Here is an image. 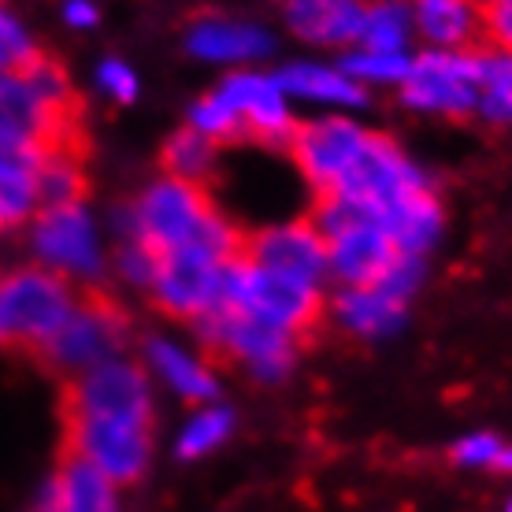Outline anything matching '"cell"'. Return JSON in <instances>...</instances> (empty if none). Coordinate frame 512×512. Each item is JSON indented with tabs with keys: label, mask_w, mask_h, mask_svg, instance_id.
Listing matches in <instances>:
<instances>
[{
	"label": "cell",
	"mask_w": 512,
	"mask_h": 512,
	"mask_svg": "<svg viewBox=\"0 0 512 512\" xmlns=\"http://www.w3.org/2000/svg\"><path fill=\"white\" fill-rule=\"evenodd\" d=\"M216 305L238 308L245 316H256L279 331H290L294 338H305V331H316L323 320L320 286H305L297 279L275 275V271L260 268L245 256H234L223 264Z\"/></svg>",
	"instance_id": "cell-1"
},
{
	"label": "cell",
	"mask_w": 512,
	"mask_h": 512,
	"mask_svg": "<svg viewBox=\"0 0 512 512\" xmlns=\"http://www.w3.org/2000/svg\"><path fill=\"white\" fill-rule=\"evenodd\" d=\"M216 216V205L205 193L201 182L186 179H156L149 190L138 197V205L130 208L123 227H127V242H145L156 253L193 245L205 231V223Z\"/></svg>",
	"instance_id": "cell-2"
},
{
	"label": "cell",
	"mask_w": 512,
	"mask_h": 512,
	"mask_svg": "<svg viewBox=\"0 0 512 512\" xmlns=\"http://www.w3.org/2000/svg\"><path fill=\"white\" fill-rule=\"evenodd\" d=\"M197 334L212 353H227L249 364V372L260 383H282L297 357V338L290 331H279L271 323L245 316L238 308H208L197 320Z\"/></svg>",
	"instance_id": "cell-3"
},
{
	"label": "cell",
	"mask_w": 512,
	"mask_h": 512,
	"mask_svg": "<svg viewBox=\"0 0 512 512\" xmlns=\"http://www.w3.org/2000/svg\"><path fill=\"white\" fill-rule=\"evenodd\" d=\"M75 294L56 271L23 268L0 279V312L8 338L41 349L75 312Z\"/></svg>",
	"instance_id": "cell-4"
},
{
	"label": "cell",
	"mask_w": 512,
	"mask_h": 512,
	"mask_svg": "<svg viewBox=\"0 0 512 512\" xmlns=\"http://www.w3.org/2000/svg\"><path fill=\"white\" fill-rule=\"evenodd\" d=\"M123 334H127L123 308L116 301H108L104 294H90L78 301L64 327L52 334L38 353L56 372L82 375L104 364V360H116L112 353L123 346Z\"/></svg>",
	"instance_id": "cell-5"
},
{
	"label": "cell",
	"mask_w": 512,
	"mask_h": 512,
	"mask_svg": "<svg viewBox=\"0 0 512 512\" xmlns=\"http://www.w3.org/2000/svg\"><path fill=\"white\" fill-rule=\"evenodd\" d=\"M479 52L461 49H431L416 56L409 78L401 82V97L416 112L438 116H468L479 112Z\"/></svg>",
	"instance_id": "cell-6"
},
{
	"label": "cell",
	"mask_w": 512,
	"mask_h": 512,
	"mask_svg": "<svg viewBox=\"0 0 512 512\" xmlns=\"http://www.w3.org/2000/svg\"><path fill=\"white\" fill-rule=\"evenodd\" d=\"M67 453L90 461L112 483H138L149 468V427L67 412Z\"/></svg>",
	"instance_id": "cell-7"
},
{
	"label": "cell",
	"mask_w": 512,
	"mask_h": 512,
	"mask_svg": "<svg viewBox=\"0 0 512 512\" xmlns=\"http://www.w3.org/2000/svg\"><path fill=\"white\" fill-rule=\"evenodd\" d=\"M67 412H86L104 420L153 427V397L141 368L127 360H104L90 372H82L67 390Z\"/></svg>",
	"instance_id": "cell-8"
},
{
	"label": "cell",
	"mask_w": 512,
	"mask_h": 512,
	"mask_svg": "<svg viewBox=\"0 0 512 512\" xmlns=\"http://www.w3.org/2000/svg\"><path fill=\"white\" fill-rule=\"evenodd\" d=\"M420 186H427V179L416 171L409 156L397 149V141L383 138V134H368V145L360 149V156L353 160V167L342 175V182L334 190L346 193L349 201L364 205L379 223L386 208L397 205L405 193L420 190Z\"/></svg>",
	"instance_id": "cell-9"
},
{
	"label": "cell",
	"mask_w": 512,
	"mask_h": 512,
	"mask_svg": "<svg viewBox=\"0 0 512 512\" xmlns=\"http://www.w3.org/2000/svg\"><path fill=\"white\" fill-rule=\"evenodd\" d=\"M223 264L216 253H208L201 245H179L160 253V268H156L153 297L167 316L179 320H201L208 308L216 305L219 279H223Z\"/></svg>",
	"instance_id": "cell-10"
},
{
	"label": "cell",
	"mask_w": 512,
	"mask_h": 512,
	"mask_svg": "<svg viewBox=\"0 0 512 512\" xmlns=\"http://www.w3.org/2000/svg\"><path fill=\"white\" fill-rule=\"evenodd\" d=\"M364 145L368 130L357 127L353 119H316V123H297L286 153L294 156V164L316 186V193H327L342 182Z\"/></svg>",
	"instance_id": "cell-11"
},
{
	"label": "cell",
	"mask_w": 512,
	"mask_h": 512,
	"mask_svg": "<svg viewBox=\"0 0 512 512\" xmlns=\"http://www.w3.org/2000/svg\"><path fill=\"white\" fill-rule=\"evenodd\" d=\"M242 256L253 260L260 268L297 279L305 286H320L323 275L331 271L327 260V242L323 234L312 227V219H297V223H279L268 231L245 234Z\"/></svg>",
	"instance_id": "cell-12"
},
{
	"label": "cell",
	"mask_w": 512,
	"mask_h": 512,
	"mask_svg": "<svg viewBox=\"0 0 512 512\" xmlns=\"http://www.w3.org/2000/svg\"><path fill=\"white\" fill-rule=\"evenodd\" d=\"M216 97L234 116L242 119V127L249 138L264 141L271 149H286L290 134H294V116L286 93L279 90L275 75H256V71H238V75L223 78V86L216 90Z\"/></svg>",
	"instance_id": "cell-13"
},
{
	"label": "cell",
	"mask_w": 512,
	"mask_h": 512,
	"mask_svg": "<svg viewBox=\"0 0 512 512\" xmlns=\"http://www.w3.org/2000/svg\"><path fill=\"white\" fill-rule=\"evenodd\" d=\"M34 253L52 271H67L82 279L101 275V249H97L93 219L82 205L45 208L34 223Z\"/></svg>",
	"instance_id": "cell-14"
},
{
	"label": "cell",
	"mask_w": 512,
	"mask_h": 512,
	"mask_svg": "<svg viewBox=\"0 0 512 512\" xmlns=\"http://www.w3.org/2000/svg\"><path fill=\"white\" fill-rule=\"evenodd\" d=\"M327 260H331L334 279H342L346 286H375L397 260V249L390 242V234L375 219H368V223H357L338 238H331Z\"/></svg>",
	"instance_id": "cell-15"
},
{
	"label": "cell",
	"mask_w": 512,
	"mask_h": 512,
	"mask_svg": "<svg viewBox=\"0 0 512 512\" xmlns=\"http://www.w3.org/2000/svg\"><path fill=\"white\" fill-rule=\"evenodd\" d=\"M186 49L201 60H216V64H245V60H260L271 52V34L264 26L242 23V19H227V15H201L190 23L186 34Z\"/></svg>",
	"instance_id": "cell-16"
},
{
	"label": "cell",
	"mask_w": 512,
	"mask_h": 512,
	"mask_svg": "<svg viewBox=\"0 0 512 512\" xmlns=\"http://www.w3.org/2000/svg\"><path fill=\"white\" fill-rule=\"evenodd\" d=\"M41 509L56 512H119L116 483L104 472H97L90 461H82L75 453H64L60 472L52 475L45 487Z\"/></svg>",
	"instance_id": "cell-17"
},
{
	"label": "cell",
	"mask_w": 512,
	"mask_h": 512,
	"mask_svg": "<svg viewBox=\"0 0 512 512\" xmlns=\"http://www.w3.org/2000/svg\"><path fill=\"white\" fill-rule=\"evenodd\" d=\"M286 23L297 38L312 45H349L360 41L364 26V4L360 0H290Z\"/></svg>",
	"instance_id": "cell-18"
},
{
	"label": "cell",
	"mask_w": 512,
	"mask_h": 512,
	"mask_svg": "<svg viewBox=\"0 0 512 512\" xmlns=\"http://www.w3.org/2000/svg\"><path fill=\"white\" fill-rule=\"evenodd\" d=\"M379 227L390 234L397 253L423 256L442 234V205L427 186H420V190L405 193L397 205L386 208L379 216Z\"/></svg>",
	"instance_id": "cell-19"
},
{
	"label": "cell",
	"mask_w": 512,
	"mask_h": 512,
	"mask_svg": "<svg viewBox=\"0 0 512 512\" xmlns=\"http://www.w3.org/2000/svg\"><path fill=\"white\" fill-rule=\"evenodd\" d=\"M334 316L360 338H386L405 323V305L375 286H346L334 301Z\"/></svg>",
	"instance_id": "cell-20"
},
{
	"label": "cell",
	"mask_w": 512,
	"mask_h": 512,
	"mask_svg": "<svg viewBox=\"0 0 512 512\" xmlns=\"http://www.w3.org/2000/svg\"><path fill=\"white\" fill-rule=\"evenodd\" d=\"M282 93H294V97H305V101H323V104H342V108H360L368 101V93L360 82L338 67H320V64H290L275 75Z\"/></svg>",
	"instance_id": "cell-21"
},
{
	"label": "cell",
	"mask_w": 512,
	"mask_h": 512,
	"mask_svg": "<svg viewBox=\"0 0 512 512\" xmlns=\"http://www.w3.org/2000/svg\"><path fill=\"white\" fill-rule=\"evenodd\" d=\"M145 353H149V364L156 368V375H160L179 397H186V401H212V397H216V390H219L216 375L208 372L197 357L182 353L175 342L149 338V342H145Z\"/></svg>",
	"instance_id": "cell-22"
},
{
	"label": "cell",
	"mask_w": 512,
	"mask_h": 512,
	"mask_svg": "<svg viewBox=\"0 0 512 512\" xmlns=\"http://www.w3.org/2000/svg\"><path fill=\"white\" fill-rule=\"evenodd\" d=\"M412 23L435 49H464L475 38L479 26V8L468 0H416Z\"/></svg>",
	"instance_id": "cell-23"
},
{
	"label": "cell",
	"mask_w": 512,
	"mask_h": 512,
	"mask_svg": "<svg viewBox=\"0 0 512 512\" xmlns=\"http://www.w3.org/2000/svg\"><path fill=\"white\" fill-rule=\"evenodd\" d=\"M86 193V175H82V153H45L38 167V205L41 208H67L78 205Z\"/></svg>",
	"instance_id": "cell-24"
},
{
	"label": "cell",
	"mask_w": 512,
	"mask_h": 512,
	"mask_svg": "<svg viewBox=\"0 0 512 512\" xmlns=\"http://www.w3.org/2000/svg\"><path fill=\"white\" fill-rule=\"evenodd\" d=\"M216 141L205 138V134H197L193 127L186 130H175L164 145V171L167 175H175V179H186V182H201L208 179V171L216 167Z\"/></svg>",
	"instance_id": "cell-25"
},
{
	"label": "cell",
	"mask_w": 512,
	"mask_h": 512,
	"mask_svg": "<svg viewBox=\"0 0 512 512\" xmlns=\"http://www.w3.org/2000/svg\"><path fill=\"white\" fill-rule=\"evenodd\" d=\"M479 112L490 123H512V52H479Z\"/></svg>",
	"instance_id": "cell-26"
},
{
	"label": "cell",
	"mask_w": 512,
	"mask_h": 512,
	"mask_svg": "<svg viewBox=\"0 0 512 512\" xmlns=\"http://www.w3.org/2000/svg\"><path fill=\"white\" fill-rule=\"evenodd\" d=\"M412 30V12L405 4L383 0L375 8H364V26H360V45L368 52H405Z\"/></svg>",
	"instance_id": "cell-27"
},
{
	"label": "cell",
	"mask_w": 512,
	"mask_h": 512,
	"mask_svg": "<svg viewBox=\"0 0 512 512\" xmlns=\"http://www.w3.org/2000/svg\"><path fill=\"white\" fill-rule=\"evenodd\" d=\"M234 431V412L223 409V405H212V409L197 412L179 435V457L182 461H197L212 449H219Z\"/></svg>",
	"instance_id": "cell-28"
},
{
	"label": "cell",
	"mask_w": 512,
	"mask_h": 512,
	"mask_svg": "<svg viewBox=\"0 0 512 512\" xmlns=\"http://www.w3.org/2000/svg\"><path fill=\"white\" fill-rule=\"evenodd\" d=\"M19 75L30 82V90L38 93L52 112H60V116H78V101H75V93H71V82H67L64 67L56 64V60L38 56V60H34V64H26Z\"/></svg>",
	"instance_id": "cell-29"
},
{
	"label": "cell",
	"mask_w": 512,
	"mask_h": 512,
	"mask_svg": "<svg viewBox=\"0 0 512 512\" xmlns=\"http://www.w3.org/2000/svg\"><path fill=\"white\" fill-rule=\"evenodd\" d=\"M38 208V171L0 167V227L23 223Z\"/></svg>",
	"instance_id": "cell-30"
},
{
	"label": "cell",
	"mask_w": 512,
	"mask_h": 512,
	"mask_svg": "<svg viewBox=\"0 0 512 512\" xmlns=\"http://www.w3.org/2000/svg\"><path fill=\"white\" fill-rule=\"evenodd\" d=\"M412 60L405 52H353L342 60V71H346L353 82H379V86H401L409 78Z\"/></svg>",
	"instance_id": "cell-31"
},
{
	"label": "cell",
	"mask_w": 512,
	"mask_h": 512,
	"mask_svg": "<svg viewBox=\"0 0 512 512\" xmlns=\"http://www.w3.org/2000/svg\"><path fill=\"white\" fill-rule=\"evenodd\" d=\"M190 127L197 130V134H205V138H212L216 145H223V141H238V138H249L242 127V119L234 116L227 104L219 101L216 93L212 97H205V101H197L190 108Z\"/></svg>",
	"instance_id": "cell-32"
},
{
	"label": "cell",
	"mask_w": 512,
	"mask_h": 512,
	"mask_svg": "<svg viewBox=\"0 0 512 512\" xmlns=\"http://www.w3.org/2000/svg\"><path fill=\"white\" fill-rule=\"evenodd\" d=\"M41 52L34 49V41L26 34L19 19H12L8 12H0V75L23 71L26 64H34Z\"/></svg>",
	"instance_id": "cell-33"
},
{
	"label": "cell",
	"mask_w": 512,
	"mask_h": 512,
	"mask_svg": "<svg viewBox=\"0 0 512 512\" xmlns=\"http://www.w3.org/2000/svg\"><path fill=\"white\" fill-rule=\"evenodd\" d=\"M423 282V256H405L397 253V260L386 268V275L375 282V290H383L386 297H394L401 305H409V297L420 290Z\"/></svg>",
	"instance_id": "cell-34"
},
{
	"label": "cell",
	"mask_w": 512,
	"mask_h": 512,
	"mask_svg": "<svg viewBox=\"0 0 512 512\" xmlns=\"http://www.w3.org/2000/svg\"><path fill=\"white\" fill-rule=\"evenodd\" d=\"M156 268H160V253L149 249L145 242H134V238H130V242L119 249V271H123V279L134 282V286L153 290Z\"/></svg>",
	"instance_id": "cell-35"
},
{
	"label": "cell",
	"mask_w": 512,
	"mask_h": 512,
	"mask_svg": "<svg viewBox=\"0 0 512 512\" xmlns=\"http://www.w3.org/2000/svg\"><path fill=\"white\" fill-rule=\"evenodd\" d=\"M97 82H101V90L119 104H130L138 97V75H134L123 60H104L101 71H97Z\"/></svg>",
	"instance_id": "cell-36"
},
{
	"label": "cell",
	"mask_w": 512,
	"mask_h": 512,
	"mask_svg": "<svg viewBox=\"0 0 512 512\" xmlns=\"http://www.w3.org/2000/svg\"><path fill=\"white\" fill-rule=\"evenodd\" d=\"M483 34L490 49L512 52V0H490L483 8Z\"/></svg>",
	"instance_id": "cell-37"
},
{
	"label": "cell",
	"mask_w": 512,
	"mask_h": 512,
	"mask_svg": "<svg viewBox=\"0 0 512 512\" xmlns=\"http://www.w3.org/2000/svg\"><path fill=\"white\" fill-rule=\"evenodd\" d=\"M501 449H505V442L494 435H468L457 442V449H453V461L457 464H468V468H479V464H494L501 457Z\"/></svg>",
	"instance_id": "cell-38"
},
{
	"label": "cell",
	"mask_w": 512,
	"mask_h": 512,
	"mask_svg": "<svg viewBox=\"0 0 512 512\" xmlns=\"http://www.w3.org/2000/svg\"><path fill=\"white\" fill-rule=\"evenodd\" d=\"M64 19H67V26H78V30H90V26H97L101 12H97V4H90V0H67Z\"/></svg>",
	"instance_id": "cell-39"
},
{
	"label": "cell",
	"mask_w": 512,
	"mask_h": 512,
	"mask_svg": "<svg viewBox=\"0 0 512 512\" xmlns=\"http://www.w3.org/2000/svg\"><path fill=\"white\" fill-rule=\"evenodd\" d=\"M0 342H8V323H4V312H0Z\"/></svg>",
	"instance_id": "cell-40"
},
{
	"label": "cell",
	"mask_w": 512,
	"mask_h": 512,
	"mask_svg": "<svg viewBox=\"0 0 512 512\" xmlns=\"http://www.w3.org/2000/svg\"><path fill=\"white\" fill-rule=\"evenodd\" d=\"M468 4H472V8H479V12H483V8H487L490 0H468Z\"/></svg>",
	"instance_id": "cell-41"
},
{
	"label": "cell",
	"mask_w": 512,
	"mask_h": 512,
	"mask_svg": "<svg viewBox=\"0 0 512 512\" xmlns=\"http://www.w3.org/2000/svg\"><path fill=\"white\" fill-rule=\"evenodd\" d=\"M505 512H512V501H509V505H505Z\"/></svg>",
	"instance_id": "cell-42"
},
{
	"label": "cell",
	"mask_w": 512,
	"mask_h": 512,
	"mask_svg": "<svg viewBox=\"0 0 512 512\" xmlns=\"http://www.w3.org/2000/svg\"><path fill=\"white\" fill-rule=\"evenodd\" d=\"M38 512H56V509H38Z\"/></svg>",
	"instance_id": "cell-43"
}]
</instances>
